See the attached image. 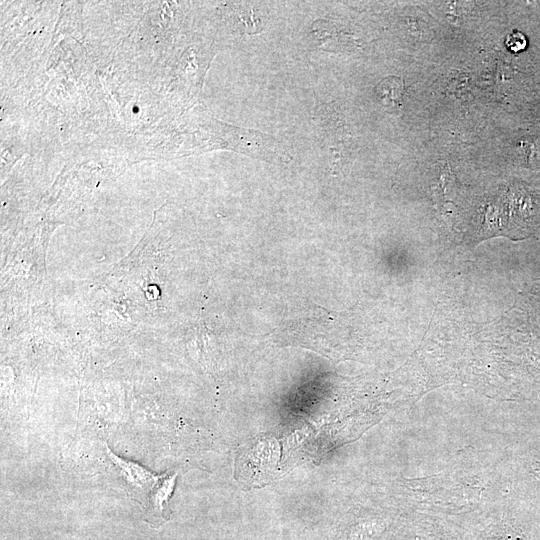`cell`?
Masks as SVG:
<instances>
[{"mask_svg":"<svg viewBox=\"0 0 540 540\" xmlns=\"http://www.w3.org/2000/svg\"><path fill=\"white\" fill-rule=\"evenodd\" d=\"M505 44L509 50L518 52L525 49L527 40L521 32L516 31L507 36Z\"/></svg>","mask_w":540,"mask_h":540,"instance_id":"obj_4","label":"cell"},{"mask_svg":"<svg viewBox=\"0 0 540 540\" xmlns=\"http://www.w3.org/2000/svg\"><path fill=\"white\" fill-rule=\"evenodd\" d=\"M177 474H162L151 490L145 505V521L152 526H159L170 517L169 501L172 497Z\"/></svg>","mask_w":540,"mask_h":540,"instance_id":"obj_2","label":"cell"},{"mask_svg":"<svg viewBox=\"0 0 540 540\" xmlns=\"http://www.w3.org/2000/svg\"><path fill=\"white\" fill-rule=\"evenodd\" d=\"M376 94L384 106L399 107L402 101L403 82L398 77H387L377 85Z\"/></svg>","mask_w":540,"mask_h":540,"instance_id":"obj_3","label":"cell"},{"mask_svg":"<svg viewBox=\"0 0 540 540\" xmlns=\"http://www.w3.org/2000/svg\"><path fill=\"white\" fill-rule=\"evenodd\" d=\"M106 453L124 488L136 501L145 506L151 490L162 475L154 474L136 462L119 457L108 447Z\"/></svg>","mask_w":540,"mask_h":540,"instance_id":"obj_1","label":"cell"}]
</instances>
